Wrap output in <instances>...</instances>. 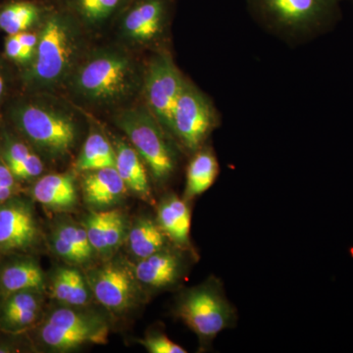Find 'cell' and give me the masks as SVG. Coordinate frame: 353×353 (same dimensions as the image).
I'll use <instances>...</instances> for the list:
<instances>
[{
  "label": "cell",
  "instance_id": "obj_1",
  "mask_svg": "<svg viewBox=\"0 0 353 353\" xmlns=\"http://www.w3.org/2000/svg\"><path fill=\"white\" fill-rule=\"evenodd\" d=\"M145 68L126 51L103 48L81 58L68 87L77 99L95 106L128 101L143 88Z\"/></svg>",
  "mask_w": 353,
  "mask_h": 353
},
{
  "label": "cell",
  "instance_id": "obj_2",
  "mask_svg": "<svg viewBox=\"0 0 353 353\" xmlns=\"http://www.w3.org/2000/svg\"><path fill=\"white\" fill-rule=\"evenodd\" d=\"M83 41L78 20L71 13L54 11L44 16L36 55L25 72L27 87L50 92L67 83L82 57Z\"/></svg>",
  "mask_w": 353,
  "mask_h": 353
},
{
  "label": "cell",
  "instance_id": "obj_3",
  "mask_svg": "<svg viewBox=\"0 0 353 353\" xmlns=\"http://www.w3.org/2000/svg\"><path fill=\"white\" fill-rule=\"evenodd\" d=\"M253 19L289 44L328 32L341 17L340 0H246Z\"/></svg>",
  "mask_w": 353,
  "mask_h": 353
},
{
  "label": "cell",
  "instance_id": "obj_4",
  "mask_svg": "<svg viewBox=\"0 0 353 353\" xmlns=\"http://www.w3.org/2000/svg\"><path fill=\"white\" fill-rule=\"evenodd\" d=\"M10 114L21 134L46 157L62 159L75 148L80 127L67 106L43 99L22 101Z\"/></svg>",
  "mask_w": 353,
  "mask_h": 353
},
{
  "label": "cell",
  "instance_id": "obj_5",
  "mask_svg": "<svg viewBox=\"0 0 353 353\" xmlns=\"http://www.w3.org/2000/svg\"><path fill=\"white\" fill-rule=\"evenodd\" d=\"M115 122L148 166L154 182H168L178 164L179 145L145 104L123 109L116 115Z\"/></svg>",
  "mask_w": 353,
  "mask_h": 353
},
{
  "label": "cell",
  "instance_id": "obj_6",
  "mask_svg": "<svg viewBox=\"0 0 353 353\" xmlns=\"http://www.w3.org/2000/svg\"><path fill=\"white\" fill-rule=\"evenodd\" d=\"M175 313L196 334L202 348L210 347L216 336L233 328L238 319L222 282L215 277L185 290L176 301Z\"/></svg>",
  "mask_w": 353,
  "mask_h": 353
},
{
  "label": "cell",
  "instance_id": "obj_7",
  "mask_svg": "<svg viewBox=\"0 0 353 353\" xmlns=\"http://www.w3.org/2000/svg\"><path fill=\"white\" fill-rule=\"evenodd\" d=\"M220 124V114L210 97L185 78L172 120L176 143L194 154L206 145Z\"/></svg>",
  "mask_w": 353,
  "mask_h": 353
},
{
  "label": "cell",
  "instance_id": "obj_8",
  "mask_svg": "<svg viewBox=\"0 0 353 353\" xmlns=\"http://www.w3.org/2000/svg\"><path fill=\"white\" fill-rule=\"evenodd\" d=\"M108 323L95 313L62 307L51 312L39 332L41 343L53 352H65L85 345H105Z\"/></svg>",
  "mask_w": 353,
  "mask_h": 353
},
{
  "label": "cell",
  "instance_id": "obj_9",
  "mask_svg": "<svg viewBox=\"0 0 353 353\" xmlns=\"http://www.w3.org/2000/svg\"><path fill=\"white\" fill-rule=\"evenodd\" d=\"M185 79L167 50L155 51L145 67L141 88L145 105L172 138L174 110Z\"/></svg>",
  "mask_w": 353,
  "mask_h": 353
},
{
  "label": "cell",
  "instance_id": "obj_10",
  "mask_svg": "<svg viewBox=\"0 0 353 353\" xmlns=\"http://www.w3.org/2000/svg\"><path fill=\"white\" fill-rule=\"evenodd\" d=\"M173 0H134L121 13L120 34L138 48L166 50Z\"/></svg>",
  "mask_w": 353,
  "mask_h": 353
},
{
  "label": "cell",
  "instance_id": "obj_11",
  "mask_svg": "<svg viewBox=\"0 0 353 353\" xmlns=\"http://www.w3.org/2000/svg\"><path fill=\"white\" fill-rule=\"evenodd\" d=\"M87 278L90 292L108 310L124 312L138 303L139 283L125 265L118 262L102 265L92 269Z\"/></svg>",
  "mask_w": 353,
  "mask_h": 353
},
{
  "label": "cell",
  "instance_id": "obj_12",
  "mask_svg": "<svg viewBox=\"0 0 353 353\" xmlns=\"http://www.w3.org/2000/svg\"><path fill=\"white\" fill-rule=\"evenodd\" d=\"M39 228L32 206L19 199L0 204V250H26L38 241Z\"/></svg>",
  "mask_w": 353,
  "mask_h": 353
},
{
  "label": "cell",
  "instance_id": "obj_13",
  "mask_svg": "<svg viewBox=\"0 0 353 353\" xmlns=\"http://www.w3.org/2000/svg\"><path fill=\"white\" fill-rule=\"evenodd\" d=\"M183 250H185L167 248L139 260L134 271L139 284L152 290L175 287L183 280L188 269V262L183 256Z\"/></svg>",
  "mask_w": 353,
  "mask_h": 353
},
{
  "label": "cell",
  "instance_id": "obj_14",
  "mask_svg": "<svg viewBox=\"0 0 353 353\" xmlns=\"http://www.w3.org/2000/svg\"><path fill=\"white\" fill-rule=\"evenodd\" d=\"M127 190L115 167L85 172L82 180L83 199L99 210L116 205Z\"/></svg>",
  "mask_w": 353,
  "mask_h": 353
},
{
  "label": "cell",
  "instance_id": "obj_15",
  "mask_svg": "<svg viewBox=\"0 0 353 353\" xmlns=\"http://www.w3.org/2000/svg\"><path fill=\"white\" fill-rule=\"evenodd\" d=\"M41 305L43 299L38 290L8 294L0 311V328L13 334L29 329L38 320Z\"/></svg>",
  "mask_w": 353,
  "mask_h": 353
},
{
  "label": "cell",
  "instance_id": "obj_16",
  "mask_svg": "<svg viewBox=\"0 0 353 353\" xmlns=\"http://www.w3.org/2000/svg\"><path fill=\"white\" fill-rule=\"evenodd\" d=\"M157 223L169 241L178 248H190L192 211L188 201L175 194L164 197L157 209Z\"/></svg>",
  "mask_w": 353,
  "mask_h": 353
},
{
  "label": "cell",
  "instance_id": "obj_17",
  "mask_svg": "<svg viewBox=\"0 0 353 353\" xmlns=\"http://www.w3.org/2000/svg\"><path fill=\"white\" fill-rule=\"evenodd\" d=\"M115 168L127 189L139 199L152 203L153 197L145 164L134 148L126 141L118 139L115 143Z\"/></svg>",
  "mask_w": 353,
  "mask_h": 353
},
{
  "label": "cell",
  "instance_id": "obj_18",
  "mask_svg": "<svg viewBox=\"0 0 353 353\" xmlns=\"http://www.w3.org/2000/svg\"><path fill=\"white\" fill-rule=\"evenodd\" d=\"M32 196L39 203L54 210H69L77 203L75 180L72 174H48L34 183Z\"/></svg>",
  "mask_w": 353,
  "mask_h": 353
},
{
  "label": "cell",
  "instance_id": "obj_19",
  "mask_svg": "<svg viewBox=\"0 0 353 353\" xmlns=\"http://www.w3.org/2000/svg\"><path fill=\"white\" fill-rule=\"evenodd\" d=\"M220 165L214 150L205 145L192 154L187 170L185 199L192 201L208 192L219 176Z\"/></svg>",
  "mask_w": 353,
  "mask_h": 353
},
{
  "label": "cell",
  "instance_id": "obj_20",
  "mask_svg": "<svg viewBox=\"0 0 353 353\" xmlns=\"http://www.w3.org/2000/svg\"><path fill=\"white\" fill-rule=\"evenodd\" d=\"M51 243L58 256L71 264H85L94 253L85 228L71 223L57 228Z\"/></svg>",
  "mask_w": 353,
  "mask_h": 353
},
{
  "label": "cell",
  "instance_id": "obj_21",
  "mask_svg": "<svg viewBox=\"0 0 353 353\" xmlns=\"http://www.w3.org/2000/svg\"><path fill=\"white\" fill-rule=\"evenodd\" d=\"M69 12L90 29H99L122 13L128 0H66Z\"/></svg>",
  "mask_w": 353,
  "mask_h": 353
},
{
  "label": "cell",
  "instance_id": "obj_22",
  "mask_svg": "<svg viewBox=\"0 0 353 353\" xmlns=\"http://www.w3.org/2000/svg\"><path fill=\"white\" fill-rule=\"evenodd\" d=\"M130 252L136 259H146L168 248L169 239L157 221L141 218L134 223L127 236Z\"/></svg>",
  "mask_w": 353,
  "mask_h": 353
},
{
  "label": "cell",
  "instance_id": "obj_23",
  "mask_svg": "<svg viewBox=\"0 0 353 353\" xmlns=\"http://www.w3.org/2000/svg\"><path fill=\"white\" fill-rule=\"evenodd\" d=\"M51 294L57 301L71 307H81L88 303L90 289L87 280L77 269H58L51 283Z\"/></svg>",
  "mask_w": 353,
  "mask_h": 353
},
{
  "label": "cell",
  "instance_id": "obj_24",
  "mask_svg": "<svg viewBox=\"0 0 353 353\" xmlns=\"http://www.w3.org/2000/svg\"><path fill=\"white\" fill-rule=\"evenodd\" d=\"M44 274L32 260H21L9 264L0 274V288L4 294L44 289Z\"/></svg>",
  "mask_w": 353,
  "mask_h": 353
},
{
  "label": "cell",
  "instance_id": "obj_25",
  "mask_svg": "<svg viewBox=\"0 0 353 353\" xmlns=\"http://www.w3.org/2000/svg\"><path fill=\"white\" fill-rule=\"evenodd\" d=\"M115 150L101 132L92 129L83 143L75 168L80 172L115 167Z\"/></svg>",
  "mask_w": 353,
  "mask_h": 353
},
{
  "label": "cell",
  "instance_id": "obj_26",
  "mask_svg": "<svg viewBox=\"0 0 353 353\" xmlns=\"http://www.w3.org/2000/svg\"><path fill=\"white\" fill-rule=\"evenodd\" d=\"M43 11L29 1L7 4L0 10V29L8 34L29 31L43 20Z\"/></svg>",
  "mask_w": 353,
  "mask_h": 353
},
{
  "label": "cell",
  "instance_id": "obj_27",
  "mask_svg": "<svg viewBox=\"0 0 353 353\" xmlns=\"http://www.w3.org/2000/svg\"><path fill=\"white\" fill-rule=\"evenodd\" d=\"M110 215L111 210L109 209L94 211L87 216L83 222V228L87 231L88 240L94 252L101 254H109L106 234Z\"/></svg>",
  "mask_w": 353,
  "mask_h": 353
},
{
  "label": "cell",
  "instance_id": "obj_28",
  "mask_svg": "<svg viewBox=\"0 0 353 353\" xmlns=\"http://www.w3.org/2000/svg\"><path fill=\"white\" fill-rule=\"evenodd\" d=\"M126 234L127 225L125 215L118 209H111L108 234H106L109 254L120 248L126 238Z\"/></svg>",
  "mask_w": 353,
  "mask_h": 353
},
{
  "label": "cell",
  "instance_id": "obj_29",
  "mask_svg": "<svg viewBox=\"0 0 353 353\" xmlns=\"http://www.w3.org/2000/svg\"><path fill=\"white\" fill-rule=\"evenodd\" d=\"M34 153L31 148L23 143L22 141L12 139H6V143H4L3 150H2L4 162H6L11 172L27 161Z\"/></svg>",
  "mask_w": 353,
  "mask_h": 353
},
{
  "label": "cell",
  "instance_id": "obj_30",
  "mask_svg": "<svg viewBox=\"0 0 353 353\" xmlns=\"http://www.w3.org/2000/svg\"><path fill=\"white\" fill-rule=\"evenodd\" d=\"M139 343L150 353H185L187 350L176 345L166 334L153 333L146 336Z\"/></svg>",
  "mask_w": 353,
  "mask_h": 353
},
{
  "label": "cell",
  "instance_id": "obj_31",
  "mask_svg": "<svg viewBox=\"0 0 353 353\" xmlns=\"http://www.w3.org/2000/svg\"><path fill=\"white\" fill-rule=\"evenodd\" d=\"M43 169V163L41 158L34 153L27 161L14 169L12 174L18 180H31L41 176Z\"/></svg>",
  "mask_w": 353,
  "mask_h": 353
},
{
  "label": "cell",
  "instance_id": "obj_32",
  "mask_svg": "<svg viewBox=\"0 0 353 353\" xmlns=\"http://www.w3.org/2000/svg\"><path fill=\"white\" fill-rule=\"evenodd\" d=\"M15 190V176L6 162H0V204L12 199Z\"/></svg>",
  "mask_w": 353,
  "mask_h": 353
},
{
  "label": "cell",
  "instance_id": "obj_33",
  "mask_svg": "<svg viewBox=\"0 0 353 353\" xmlns=\"http://www.w3.org/2000/svg\"><path fill=\"white\" fill-rule=\"evenodd\" d=\"M6 54L9 59L17 63L30 65L31 60L26 54L24 48L21 44L17 34H8L6 41Z\"/></svg>",
  "mask_w": 353,
  "mask_h": 353
},
{
  "label": "cell",
  "instance_id": "obj_34",
  "mask_svg": "<svg viewBox=\"0 0 353 353\" xmlns=\"http://www.w3.org/2000/svg\"><path fill=\"white\" fill-rule=\"evenodd\" d=\"M7 90V77L6 72L4 67L2 66L1 62H0V103H1L2 99H3L4 95H6Z\"/></svg>",
  "mask_w": 353,
  "mask_h": 353
}]
</instances>
